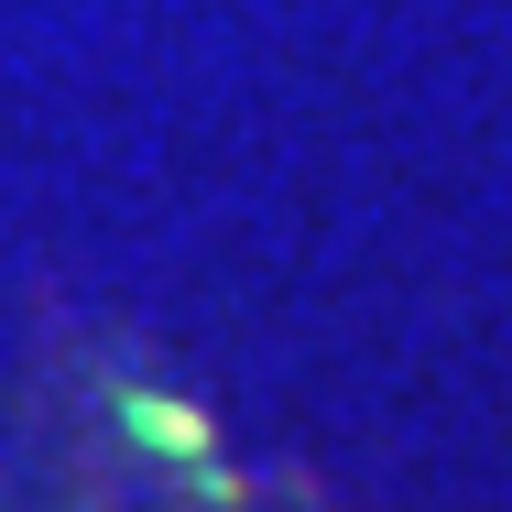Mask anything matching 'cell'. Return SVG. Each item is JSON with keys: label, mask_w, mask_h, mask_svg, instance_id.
Wrapping results in <instances>:
<instances>
[{"label": "cell", "mask_w": 512, "mask_h": 512, "mask_svg": "<svg viewBox=\"0 0 512 512\" xmlns=\"http://www.w3.org/2000/svg\"><path fill=\"white\" fill-rule=\"evenodd\" d=\"M120 425H142V447H164V458H207V414L164 404V393H120Z\"/></svg>", "instance_id": "cell-1"}]
</instances>
